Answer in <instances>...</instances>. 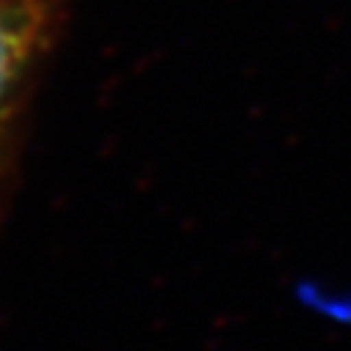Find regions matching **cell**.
I'll return each mask as SVG.
<instances>
[{
	"label": "cell",
	"mask_w": 351,
	"mask_h": 351,
	"mask_svg": "<svg viewBox=\"0 0 351 351\" xmlns=\"http://www.w3.org/2000/svg\"><path fill=\"white\" fill-rule=\"evenodd\" d=\"M47 28L45 0H0V117L25 77Z\"/></svg>",
	"instance_id": "1"
}]
</instances>
